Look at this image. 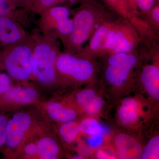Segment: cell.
Here are the masks:
<instances>
[{
    "label": "cell",
    "mask_w": 159,
    "mask_h": 159,
    "mask_svg": "<svg viewBox=\"0 0 159 159\" xmlns=\"http://www.w3.org/2000/svg\"><path fill=\"white\" fill-rule=\"evenodd\" d=\"M57 74L75 81L85 82L94 77L95 67L89 60L77 54L61 52L56 63Z\"/></svg>",
    "instance_id": "5b68a950"
},
{
    "label": "cell",
    "mask_w": 159,
    "mask_h": 159,
    "mask_svg": "<svg viewBox=\"0 0 159 159\" xmlns=\"http://www.w3.org/2000/svg\"><path fill=\"white\" fill-rule=\"evenodd\" d=\"M25 152L29 155L34 156L38 154L37 145L34 143H30L25 146Z\"/></svg>",
    "instance_id": "f1b7e54d"
},
{
    "label": "cell",
    "mask_w": 159,
    "mask_h": 159,
    "mask_svg": "<svg viewBox=\"0 0 159 159\" xmlns=\"http://www.w3.org/2000/svg\"><path fill=\"white\" fill-rule=\"evenodd\" d=\"M61 53L58 40L36 31L32 59L31 77L43 84H51L57 77L56 63Z\"/></svg>",
    "instance_id": "6da1fadb"
},
{
    "label": "cell",
    "mask_w": 159,
    "mask_h": 159,
    "mask_svg": "<svg viewBox=\"0 0 159 159\" xmlns=\"http://www.w3.org/2000/svg\"><path fill=\"white\" fill-rule=\"evenodd\" d=\"M117 39L118 29H111L110 27L104 38L102 50L111 51L116 43Z\"/></svg>",
    "instance_id": "603a6c76"
},
{
    "label": "cell",
    "mask_w": 159,
    "mask_h": 159,
    "mask_svg": "<svg viewBox=\"0 0 159 159\" xmlns=\"http://www.w3.org/2000/svg\"><path fill=\"white\" fill-rule=\"evenodd\" d=\"M0 58H1V55H0Z\"/></svg>",
    "instance_id": "1f68e13d"
},
{
    "label": "cell",
    "mask_w": 159,
    "mask_h": 159,
    "mask_svg": "<svg viewBox=\"0 0 159 159\" xmlns=\"http://www.w3.org/2000/svg\"><path fill=\"white\" fill-rule=\"evenodd\" d=\"M36 31L0 52L4 67L13 79L25 81L31 77L32 59Z\"/></svg>",
    "instance_id": "7a4b0ae2"
},
{
    "label": "cell",
    "mask_w": 159,
    "mask_h": 159,
    "mask_svg": "<svg viewBox=\"0 0 159 159\" xmlns=\"http://www.w3.org/2000/svg\"><path fill=\"white\" fill-rule=\"evenodd\" d=\"M111 6L116 8L125 7L127 5V0H105Z\"/></svg>",
    "instance_id": "83f0119b"
},
{
    "label": "cell",
    "mask_w": 159,
    "mask_h": 159,
    "mask_svg": "<svg viewBox=\"0 0 159 159\" xmlns=\"http://www.w3.org/2000/svg\"><path fill=\"white\" fill-rule=\"evenodd\" d=\"M138 61L137 56L130 53L128 59L122 64L107 66L104 72L106 81L114 88L122 87L129 79L133 70L136 66Z\"/></svg>",
    "instance_id": "52a82bcc"
},
{
    "label": "cell",
    "mask_w": 159,
    "mask_h": 159,
    "mask_svg": "<svg viewBox=\"0 0 159 159\" xmlns=\"http://www.w3.org/2000/svg\"><path fill=\"white\" fill-rule=\"evenodd\" d=\"M97 157L98 159H114L115 156H111V154L106 150H100L97 152Z\"/></svg>",
    "instance_id": "f546056e"
},
{
    "label": "cell",
    "mask_w": 159,
    "mask_h": 159,
    "mask_svg": "<svg viewBox=\"0 0 159 159\" xmlns=\"http://www.w3.org/2000/svg\"><path fill=\"white\" fill-rule=\"evenodd\" d=\"M31 33L25 26L15 20L6 16H0L1 51L25 39Z\"/></svg>",
    "instance_id": "8992f818"
},
{
    "label": "cell",
    "mask_w": 159,
    "mask_h": 159,
    "mask_svg": "<svg viewBox=\"0 0 159 159\" xmlns=\"http://www.w3.org/2000/svg\"><path fill=\"white\" fill-rule=\"evenodd\" d=\"M134 48V43L125 34L124 31L118 29V39L116 43L111 51L113 53H130Z\"/></svg>",
    "instance_id": "d6986e66"
},
{
    "label": "cell",
    "mask_w": 159,
    "mask_h": 159,
    "mask_svg": "<svg viewBox=\"0 0 159 159\" xmlns=\"http://www.w3.org/2000/svg\"><path fill=\"white\" fill-rule=\"evenodd\" d=\"M159 136L158 135L151 138L144 148H142L141 159L159 158Z\"/></svg>",
    "instance_id": "7402d4cb"
},
{
    "label": "cell",
    "mask_w": 159,
    "mask_h": 159,
    "mask_svg": "<svg viewBox=\"0 0 159 159\" xmlns=\"http://www.w3.org/2000/svg\"><path fill=\"white\" fill-rule=\"evenodd\" d=\"M117 116L122 125L129 126L136 124L140 117V107L136 99L127 97L123 99L118 108Z\"/></svg>",
    "instance_id": "7c38bea8"
},
{
    "label": "cell",
    "mask_w": 159,
    "mask_h": 159,
    "mask_svg": "<svg viewBox=\"0 0 159 159\" xmlns=\"http://www.w3.org/2000/svg\"><path fill=\"white\" fill-rule=\"evenodd\" d=\"M72 20V31L62 43L65 52L77 54L82 50L83 44L93 31L96 17L94 11L84 2L74 11Z\"/></svg>",
    "instance_id": "277c9868"
},
{
    "label": "cell",
    "mask_w": 159,
    "mask_h": 159,
    "mask_svg": "<svg viewBox=\"0 0 159 159\" xmlns=\"http://www.w3.org/2000/svg\"><path fill=\"white\" fill-rule=\"evenodd\" d=\"M11 88V80L8 75L0 74V95L5 93Z\"/></svg>",
    "instance_id": "cb8c5ba5"
},
{
    "label": "cell",
    "mask_w": 159,
    "mask_h": 159,
    "mask_svg": "<svg viewBox=\"0 0 159 159\" xmlns=\"http://www.w3.org/2000/svg\"><path fill=\"white\" fill-rule=\"evenodd\" d=\"M143 11H148L153 8L155 0H133Z\"/></svg>",
    "instance_id": "484cf974"
},
{
    "label": "cell",
    "mask_w": 159,
    "mask_h": 159,
    "mask_svg": "<svg viewBox=\"0 0 159 159\" xmlns=\"http://www.w3.org/2000/svg\"><path fill=\"white\" fill-rule=\"evenodd\" d=\"M32 13L26 9L19 8L9 0H0V16L10 18L27 29L30 27L32 23L31 15Z\"/></svg>",
    "instance_id": "4fadbf2b"
},
{
    "label": "cell",
    "mask_w": 159,
    "mask_h": 159,
    "mask_svg": "<svg viewBox=\"0 0 159 159\" xmlns=\"http://www.w3.org/2000/svg\"><path fill=\"white\" fill-rule=\"evenodd\" d=\"M9 1H10V0H9Z\"/></svg>",
    "instance_id": "d6a6232c"
},
{
    "label": "cell",
    "mask_w": 159,
    "mask_h": 159,
    "mask_svg": "<svg viewBox=\"0 0 159 159\" xmlns=\"http://www.w3.org/2000/svg\"><path fill=\"white\" fill-rule=\"evenodd\" d=\"M86 0H34L32 12L39 14L42 11L52 6L62 5L63 3L74 4L77 2H85Z\"/></svg>",
    "instance_id": "ffe728a7"
},
{
    "label": "cell",
    "mask_w": 159,
    "mask_h": 159,
    "mask_svg": "<svg viewBox=\"0 0 159 159\" xmlns=\"http://www.w3.org/2000/svg\"><path fill=\"white\" fill-rule=\"evenodd\" d=\"M31 122L30 116L23 112L15 114L7 122L6 143L9 148H14L18 146Z\"/></svg>",
    "instance_id": "ba28073f"
},
{
    "label": "cell",
    "mask_w": 159,
    "mask_h": 159,
    "mask_svg": "<svg viewBox=\"0 0 159 159\" xmlns=\"http://www.w3.org/2000/svg\"><path fill=\"white\" fill-rule=\"evenodd\" d=\"M46 108L49 117L56 122L65 123L74 121L77 118L75 111L58 102H49Z\"/></svg>",
    "instance_id": "9a60e30c"
},
{
    "label": "cell",
    "mask_w": 159,
    "mask_h": 159,
    "mask_svg": "<svg viewBox=\"0 0 159 159\" xmlns=\"http://www.w3.org/2000/svg\"><path fill=\"white\" fill-rule=\"evenodd\" d=\"M141 80L146 93L155 101L159 100V68L155 65L145 66L142 70Z\"/></svg>",
    "instance_id": "8fae6325"
},
{
    "label": "cell",
    "mask_w": 159,
    "mask_h": 159,
    "mask_svg": "<svg viewBox=\"0 0 159 159\" xmlns=\"http://www.w3.org/2000/svg\"><path fill=\"white\" fill-rule=\"evenodd\" d=\"M152 16L155 21L158 23L159 21V9L158 6L154 7L152 9Z\"/></svg>",
    "instance_id": "4dcf8cb0"
},
{
    "label": "cell",
    "mask_w": 159,
    "mask_h": 159,
    "mask_svg": "<svg viewBox=\"0 0 159 159\" xmlns=\"http://www.w3.org/2000/svg\"><path fill=\"white\" fill-rule=\"evenodd\" d=\"M110 26L103 25L100 26L94 32L89 45V50L92 52H97L102 50L104 38Z\"/></svg>",
    "instance_id": "44dd1931"
},
{
    "label": "cell",
    "mask_w": 159,
    "mask_h": 159,
    "mask_svg": "<svg viewBox=\"0 0 159 159\" xmlns=\"http://www.w3.org/2000/svg\"><path fill=\"white\" fill-rule=\"evenodd\" d=\"M76 99L87 114L93 116L99 113L104 105V100L94 89H86L78 92Z\"/></svg>",
    "instance_id": "30bf717a"
},
{
    "label": "cell",
    "mask_w": 159,
    "mask_h": 159,
    "mask_svg": "<svg viewBox=\"0 0 159 159\" xmlns=\"http://www.w3.org/2000/svg\"><path fill=\"white\" fill-rule=\"evenodd\" d=\"M7 122L5 116L0 115V148L6 143Z\"/></svg>",
    "instance_id": "d4e9b609"
},
{
    "label": "cell",
    "mask_w": 159,
    "mask_h": 159,
    "mask_svg": "<svg viewBox=\"0 0 159 159\" xmlns=\"http://www.w3.org/2000/svg\"><path fill=\"white\" fill-rule=\"evenodd\" d=\"M34 0H10L15 6L32 12Z\"/></svg>",
    "instance_id": "4316f807"
},
{
    "label": "cell",
    "mask_w": 159,
    "mask_h": 159,
    "mask_svg": "<svg viewBox=\"0 0 159 159\" xmlns=\"http://www.w3.org/2000/svg\"><path fill=\"white\" fill-rule=\"evenodd\" d=\"M79 125L80 132L89 137H103L105 134L104 127L93 117H88L83 119Z\"/></svg>",
    "instance_id": "e0dca14e"
},
{
    "label": "cell",
    "mask_w": 159,
    "mask_h": 159,
    "mask_svg": "<svg viewBox=\"0 0 159 159\" xmlns=\"http://www.w3.org/2000/svg\"><path fill=\"white\" fill-rule=\"evenodd\" d=\"M70 12L69 6L66 5H57L48 8L39 14L38 31L45 36L63 41L73 29Z\"/></svg>",
    "instance_id": "3957f363"
},
{
    "label": "cell",
    "mask_w": 159,
    "mask_h": 159,
    "mask_svg": "<svg viewBox=\"0 0 159 159\" xmlns=\"http://www.w3.org/2000/svg\"><path fill=\"white\" fill-rule=\"evenodd\" d=\"M38 154L41 158L54 159L57 158L59 153V148L57 142L49 137H45L38 143Z\"/></svg>",
    "instance_id": "2e32d148"
},
{
    "label": "cell",
    "mask_w": 159,
    "mask_h": 159,
    "mask_svg": "<svg viewBox=\"0 0 159 159\" xmlns=\"http://www.w3.org/2000/svg\"><path fill=\"white\" fill-rule=\"evenodd\" d=\"M37 97V92L31 87H17L11 88L5 94V98L9 101L21 104L32 103Z\"/></svg>",
    "instance_id": "5bb4252c"
},
{
    "label": "cell",
    "mask_w": 159,
    "mask_h": 159,
    "mask_svg": "<svg viewBox=\"0 0 159 159\" xmlns=\"http://www.w3.org/2000/svg\"><path fill=\"white\" fill-rule=\"evenodd\" d=\"M115 152L118 158H141L142 148L135 138L124 133L117 134L114 139Z\"/></svg>",
    "instance_id": "9c48e42d"
},
{
    "label": "cell",
    "mask_w": 159,
    "mask_h": 159,
    "mask_svg": "<svg viewBox=\"0 0 159 159\" xmlns=\"http://www.w3.org/2000/svg\"><path fill=\"white\" fill-rule=\"evenodd\" d=\"M59 134L65 143H72L76 140L80 131L79 124L74 121L63 123L59 128Z\"/></svg>",
    "instance_id": "ac0fdd59"
}]
</instances>
